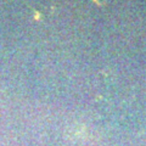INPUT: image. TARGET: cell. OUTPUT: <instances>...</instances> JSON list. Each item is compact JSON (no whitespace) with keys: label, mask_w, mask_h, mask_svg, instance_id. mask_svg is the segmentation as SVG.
Here are the masks:
<instances>
[{"label":"cell","mask_w":146,"mask_h":146,"mask_svg":"<svg viewBox=\"0 0 146 146\" xmlns=\"http://www.w3.org/2000/svg\"><path fill=\"white\" fill-rule=\"evenodd\" d=\"M95 1H96L98 4H100V5H102V4L106 3V0H95Z\"/></svg>","instance_id":"1"}]
</instances>
